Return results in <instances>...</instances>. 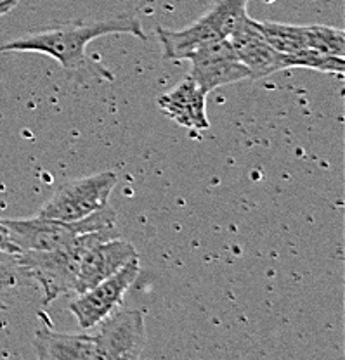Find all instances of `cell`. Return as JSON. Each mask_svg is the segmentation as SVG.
<instances>
[{"label": "cell", "instance_id": "cell-1", "mask_svg": "<svg viewBox=\"0 0 345 360\" xmlns=\"http://www.w3.org/2000/svg\"><path fill=\"white\" fill-rule=\"evenodd\" d=\"M106 35H132L141 40H148V35L137 18L118 14L108 20L52 26L40 32L26 33L20 39L0 45V54L39 52V54L56 59L70 75H84L85 71L96 75L92 70H89L91 63L87 59V47L92 40Z\"/></svg>", "mask_w": 345, "mask_h": 360}, {"label": "cell", "instance_id": "cell-2", "mask_svg": "<svg viewBox=\"0 0 345 360\" xmlns=\"http://www.w3.org/2000/svg\"><path fill=\"white\" fill-rule=\"evenodd\" d=\"M120 232L115 227L97 229L78 236L68 246L51 251H21L14 255L13 260L16 267L40 284L44 291V302L51 303L68 292H75L78 267L82 257L89 248L108 239L118 238Z\"/></svg>", "mask_w": 345, "mask_h": 360}, {"label": "cell", "instance_id": "cell-3", "mask_svg": "<svg viewBox=\"0 0 345 360\" xmlns=\"http://www.w3.org/2000/svg\"><path fill=\"white\" fill-rule=\"evenodd\" d=\"M4 224L9 229L13 243L21 251H51L68 246L85 232L104 227H115L116 212L110 205L87 219L65 222V220L32 217V219H7Z\"/></svg>", "mask_w": 345, "mask_h": 360}, {"label": "cell", "instance_id": "cell-4", "mask_svg": "<svg viewBox=\"0 0 345 360\" xmlns=\"http://www.w3.org/2000/svg\"><path fill=\"white\" fill-rule=\"evenodd\" d=\"M249 0H217L193 25L182 30H156L163 58L168 61H182L187 52L210 40L227 39L243 21Z\"/></svg>", "mask_w": 345, "mask_h": 360}, {"label": "cell", "instance_id": "cell-5", "mask_svg": "<svg viewBox=\"0 0 345 360\" xmlns=\"http://www.w3.org/2000/svg\"><path fill=\"white\" fill-rule=\"evenodd\" d=\"M116 182L118 177L115 172H99L68 180L56 189L51 200L44 202L39 215L65 222L87 219L108 205Z\"/></svg>", "mask_w": 345, "mask_h": 360}, {"label": "cell", "instance_id": "cell-6", "mask_svg": "<svg viewBox=\"0 0 345 360\" xmlns=\"http://www.w3.org/2000/svg\"><path fill=\"white\" fill-rule=\"evenodd\" d=\"M184 59L191 63L187 78L205 94L250 78V71L236 56L230 40H210L187 52Z\"/></svg>", "mask_w": 345, "mask_h": 360}, {"label": "cell", "instance_id": "cell-7", "mask_svg": "<svg viewBox=\"0 0 345 360\" xmlns=\"http://www.w3.org/2000/svg\"><path fill=\"white\" fill-rule=\"evenodd\" d=\"M94 328L99 360H136L146 348V322L139 310H113Z\"/></svg>", "mask_w": 345, "mask_h": 360}, {"label": "cell", "instance_id": "cell-8", "mask_svg": "<svg viewBox=\"0 0 345 360\" xmlns=\"http://www.w3.org/2000/svg\"><path fill=\"white\" fill-rule=\"evenodd\" d=\"M139 274H141V267H139V258H136L123 265L113 276L92 286L91 290L80 292L78 298H75L68 307L70 312L77 319L78 326L82 329H92L104 317L118 309L120 303L123 302V296L137 279Z\"/></svg>", "mask_w": 345, "mask_h": 360}, {"label": "cell", "instance_id": "cell-9", "mask_svg": "<svg viewBox=\"0 0 345 360\" xmlns=\"http://www.w3.org/2000/svg\"><path fill=\"white\" fill-rule=\"evenodd\" d=\"M239 61L250 71V80L269 77L276 71L287 70L283 52H277L258 32L255 20L246 18L234 32L227 37Z\"/></svg>", "mask_w": 345, "mask_h": 360}, {"label": "cell", "instance_id": "cell-10", "mask_svg": "<svg viewBox=\"0 0 345 360\" xmlns=\"http://www.w3.org/2000/svg\"><path fill=\"white\" fill-rule=\"evenodd\" d=\"M136 258H139L136 248L129 241H123L120 236L108 239V241L97 243V245L89 248L82 257L77 283H75V292L80 295V292L91 290L92 286L113 276L123 265L129 264L130 260H136Z\"/></svg>", "mask_w": 345, "mask_h": 360}, {"label": "cell", "instance_id": "cell-11", "mask_svg": "<svg viewBox=\"0 0 345 360\" xmlns=\"http://www.w3.org/2000/svg\"><path fill=\"white\" fill-rule=\"evenodd\" d=\"M207 96L191 78H186L158 97L160 110L177 125L191 130H207Z\"/></svg>", "mask_w": 345, "mask_h": 360}, {"label": "cell", "instance_id": "cell-12", "mask_svg": "<svg viewBox=\"0 0 345 360\" xmlns=\"http://www.w3.org/2000/svg\"><path fill=\"white\" fill-rule=\"evenodd\" d=\"M37 357L42 360H99L96 341L87 333H59L40 329L33 338Z\"/></svg>", "mask_w": 345, "mask_h": 360}, {"label": "cell", "instance_id": "cell-13", "mask_svg": "<svg viewBox=\"0 0 345 360\" xmlns=\"http://www.w3.org/2000/svg\"><path fill=\"white\" fill-rule=\"evenodd\" d=\"M258 32L265 40L283 54H295L307 47V26L288 25V22L255 21Z\"/></svg>", "mask_w": 345, "mask_h": 360}, {"label": "cell", "instance_id": "cell-14", "mask_svg": "<svg viewBox=\"0 0 345 360\" xmlns=\"http://www.w3.org/2000/svg\"><path fill=\"white\" fill-rule=\"evenodd\" d=\"M284 61H287V70L288 68H303V70H316L335 75H344L345 71L344 58L322 54L313 49H303L295 54H284Z\"/></svg>", "mask_w": 345, "mask_h": 360}, {"label": "cell", "instance_id": "cell-15", "mask_svg": "<svg viewBox=\"0 0 345 360\" xmlns=\"http://www.w3.org/2000/svg\"><path fill=\"white\" fill-rule=\"evenodd\" d=\"M307 47L322 54L345 56V33L344 30L325 25L307 26Z\"/></svg>", "mask_w": 345, "mask_h": 360}, {"label": "cell", "instance_id": "cell-16", "mask_svg": "<svg viewBox=\"0 0 345 360\" xmlns=\"http://www.w3.org/2000/svg\"><path fill=\"white\" fill-rule=\"evenodd\" d=\"M0 255H9V257L18 255V248L11 239L9 229L4 224V219H0Z\"/></svg>", "mask_w": 345, "mask_h": 360}, {"label": "cell", "instance_id": "cell-17", "mask_svg": "<svg viewBox=\"0 0 345 360\" xmlns=\"http://www.w3.org/2000/svg\"><path fill=\"white\" fill-rule=\"evenodd\" d=\"M9 258L13 257H6V258H0V284L4 288H11L16 284V274H14V267L16 264L9 265Z\"/></svg>", "mask_w": 345, "mask_h": 360}, {"label": "cell", "instance_id": "cell-18", "mask_svg": "<svg viewBox=\"0 0 345 360\" xmlns=\"http://www.w3.org/2000/svg\"><path fill=\"white\" fill-rule=\"evenodd\" d=\"M18 4H20V0H0V18L6 16L7 13H11Z\"/></svg>", "mask_w": 345, "mask_h": 360}]
</instances>
